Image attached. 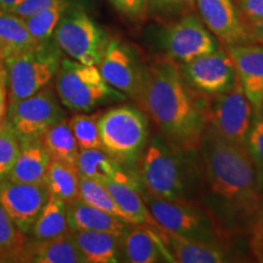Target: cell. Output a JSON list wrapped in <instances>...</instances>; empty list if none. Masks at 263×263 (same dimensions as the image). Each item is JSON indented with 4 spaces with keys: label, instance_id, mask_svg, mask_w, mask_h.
I'll list each match as a JSON object with an SVG mask.
<instances>
[{
    "label": "cell",
    "instance_id": "obj_7",
    "mask_svg": "<svg viewBox=\"0 0 263 263\" xmlns=\"http://www.w3.org/2000/svg\"><path fill=\"white\" fill-rule=\"evenodd\" d=\"M103 149L122 166L137 164L149 140L146 114L134 105L107 108L100 118Z\"/></svg>",
    "mask_w": 263,
    "mask_h": 263
},
{
    "label": "cell",
    "instance_id": "obj_29",
    "mask_svg": "<svg viewBox=\"0 0 263 263\" xmlns=\"http://www.w3.org/2000/svg\"><path fill=\"white\" fill-rule=\"evenodd\" d=\"M72 4L74 3H61V4L52 5L27 18H24L26 28L31 33L33 39L37 43L51 39L62 15Z\"/></svg>",
    "mask_w": 263,
    "mask_h": 263
},
{
    "label": "cell",
    "instance_id": "obj_33",
    "mask_svg": "<svg viewBox=\"0 0 263 263\" xmlns=\"http://www.w3.org/2000/svg\"><path fill=\"white\" fill-rule=\"evenodd\" d=\"M20 153V139L5 122L0 126V180L6 179Z\"/></svg>",
    "mask_w": 263,
    "mask_h": 263
},
{
    "label": "cell",
    "instance_id": "obj_25",
    "mask_svg": "<svg viewBox=\"0 0 263 263\" xmlns=\"http://www.w3.org/2000/svg\"><path fill=\"white\" fill-rule=\"evenodd\" d=\"M39 140L51 160L64 161L76 166L80 147L72 133L67 117H64L47 128L39 137Z\"/></svg>",
    "mask_w": 263,
    "mask_h": 263
},
{
    "label": "cell",
    "instance_id": "obj_44",
    "mask_svg": "<svg viewBox=\"0 0 263 263\" xmlns=\"http://www.w3.org/2000/svg\"><path fill=\"white\" fill-rule=\"evenodd\" d=\"M0 262H5V259L3 258V256H2V255H0Z\"/></svg>",
    "mask_w": 263,
    "mask_h": 263
},
{
    "label": "cell",
    "instance_id": "obj_41",
    "mask_svg": "<svg viewBox=\"0 0 263 263\" xmlns=\"http://www.w3.org/2000/svg\"><path fill=\"white\" fill-rule=\"evenodd\" d=\"M22 2H24V0H0V8L6 10V11H10V10L14 9L15 6L21 4Z\"/></svg>",
    "mask_w": 263,
    "mask_h": 263
},
{
    "label": "cell",
    "instance_id": "obj_3",
    "mask_svg": "<svg viewBox=\"0 0 263 263\" xmlns=\"http://www.w3.org/2000/svg\"><path fill=\"white\" fill-rule=\"evenodd\" d=\"M189 154L159 133L147 140L137 162L134 176L140 188L160 199H192L194 182Z\"/></svg>",
    "mask_w": 263,
    "mask_h": 263
},
{
    "label": "cell",
    "instance_id": "obj_9",
    "mask_svg": "<svg viewBox=\"0 0 263 263\" xmlns=\"http://www.w3.org/2000/svg\"><path fill=\"white\" fill-rule=\"evenodd\" d=\"M252 114L254 110L239 81L232 89L206 95V124L230 143L246 146Z\"/></svg>",
    "mask_w": 263,
    "mask_h": 263
},
{
    "label": "cell",
    "instance_id": "obj_36",
    "mask_svg": "<svg viewBox=\"0 0 263 263\" xmlns=\"http://www.w3.org/2000/svg\"><path fill=\"white\" fill-rule=\"evenodd\" d=\"M111 5L123 17L134 24L145 21L149 15V2L147 0H108Z\"/></svg>",
    "mask_w": 263,
    "mask_h": 263
},
{
    "label": "cell",
    "instance_id": "obj_5",
    "mask_svg": "<svg viewBox=\"0 0 263 263\" xmlns=\"http://www.w3.org/2000/svg\"><path fill=\"white\" fill-rule=\"evenodd\" d=\"M54 81L61 105L74 112H88L103 104L126 100V95L104 80L97 65L62 58Z\"/></svg>",
    "mask_w": 263,
    "mask_h": 263
},
{
    "label": "cell",
    "instance_id": "obj_31",
    "mask_svg": "<svg viewBox=\"0 0 263 263\" xmlns=\"http://www.w3.org/2000/svg\"><path fill=\"white\" fill-rule=\"evenodd\" d=\"M80 199L91 206L97 207V209L103 210L105 212H108L129 222L126 215L122 212V210L118 207L116 201L114 200L112 195L105 188L104 184L99 180L88 178V177L80 174Z\"/></svg>",
    "mask_w": 263,
    "mask_h": 263
},
{
    "label": "cell",
    "instance_id": "obj_38",
    "mask_svg": "<svg viewBox=\"0 0 263 263\" xmlns=\"http://www.w3.org/2000/svg\"><path fill=\"white\" fill-rule=\"evenodd\" d=\"M244 24L263 18V0H235Z\"/></svg>",
    "mask_w": 263,
    "mask_h": 263
},
{
    "label": "cell",
    "instance_id": "obj_45",
    "mask_svg": "<svg viewBox=\"0 0 263 263\" xmlns=\"http://www.w3.org/2000/svg\"><path fill=\"white\" fill-rule=\"evenodd\" d=\"M0 60H2V58H0Z\"/></svg>",
    "mask_w": 263,
    "mask_h": 263
},
{
    "label": "cell",
    "instance_id": "obj_15",
    "mask_svg": "<svg viewBox=\"0 0 263 263\" xmlns=\"http://www.w3.org/2000/svg\"><path fill=\"white\" fill-rule=\"evenodd\" d=\"M200 18L223 47L249 43L235 0H195Z\"/></svg>",
    "mask_w": 263,
    "mask_h": 263
},
{
    "label": "cell",
    "instance_id": "obj_30",
    "mask_svg": "<svg viewBox=\"0 0 263 263\" xmlns=\"http://www.w3.org/2000/svg\"><path fill=\"white\" fill-rule=\"evenodd\" d=\"M101 115L103 111H97L94 114L81 112L68 118V123L80 149H93V147L103 149L100 137Z\"/></svg>",
    "mask_w": 263,
    "mask_h": 263
},
{
    "label": "cell",
    "instance_id": "obj_2",
    "mask_svg": "<svg viewBox=\"0 0 263 263\" xmlns=\"http://www.w3.org/2000/svg\"><path fill=\"white\" fill-rule=\"evenodd\" d=\"M205 103L206 95L190 87L172 59L160 55L145 64L137 105L186 154L197 153L206 126Z\"/></svg>",
    "mask_w": 263,
    "mask_h": 263
},
{
    "label": "cell",
    "instance_id": "obj_4",
    "mask_svg": "<svg viewBox=\"0 0 263 263\" xmlns=\"http://www.w3.org/2000/svg\"><path fill=\"white\" fill-rule=\"evenodd\" d=\"M61 60L62 51L52 38L3 59L6 72L8 104L17 103L50 84Z\"/></svg>",
    "mask_w": 263,
    "mask_h": 263
},
{
    "label": "cell",
    "instance_id": "obj_14",
    "mask_svg": "<svg viewBox=\"0 0 263 263\" xmlns=\"http://www.w3.org/2000/svg\"><path fill=\"white\" fill-rule=\"evenodd\" d=\"M49 196L44 183L0 180V203L25 235L29 234Z\"/></svg>",
    "mask_w": 263,
    "mask_h": 263
},
{
    "label": "cell",
    "instance_id": "obj_27",
    "mask_svg": "<svg viewBox=\"0 0 263 263\" xmlns=\"http://www.w3.org/2000/svg\"><path fill=\"white\" fill-rule=\"evenodd\" d=\"M38 44L26 28L24 18L0 8V58L27 50Z\"/></svg>",
    "mask_w": 263,
    "mask_h": 263
},
{
    "label": "cell",
    "instance_id": "obj_13",
    "mask_svg": "<svg viewBox=\"0 0 263 263\" xmlns=\"http://www.w3.org/2000/svg\"><path fill=\"white\" fill-rule=\"evenodd\" d=\"M184 80L193 89L205 95H216L232 89L239 81L235 66L226 48L179 65Z\"/></svg>",
    "mask_w": 263,
    "mask_h": 263
},
{
    "label": "cell",
    "instance_id": "obj_39",
    "mask_svg": "<svg viewBox=\"0 0 263 263\" xmlns=\"http://www.w3.org/2000/svg\"><path fill=\"white\" fill-rule=\"evenodd\" d=\"M249 43L263 45V18L245 24Z\"/></svg>",
    "mask_w": 263,
    "mask_h": 263
},
{
    "label": "cell",
    "instance_id": "obj_18",
    "mask_svg": "<svg viewBox=\"0 0 263 263\" xmlns=\"http://www.w3.org/2000/svg\"><path fill=\"white\" fill-rule=\"evenodd\" d=\"M120 257L129 263L174 262L156 227L133 223L121 235Z\"/></svg>",
    "mask_w": 263,
    "mask_h": 263
},
{
    "label": "cell",
    "instance_id": "obj_32",
    "mask_svg": "<svg viewBox=\"0 0 263 263\" xmlns=\"http://www.w3.org/2000/svg\"><path fill=\"white\" fill-rule=\"evenodd\" d=\"M26 241L27 235L17 228L0 203V255L5 262H18Z\"/></svg>",
    "mask_w": 263,
    "mask_h": 263
},
{
    "label": "cell",
    "instance_id": "obj_10",
    "mask_svg": "<svg viewBox=\"0 0 263 263\" xmlns=\"http://www.w3.org/2000/svg\"><path fill=\"white\" fill-rule=\"evenodd\" d=\"M160 43L164 55L178 65L188 64L221 48L218 39L195 12L171 20L161 31Z\"/></svg>",
    "mask_w": 263,
    "mask_h": 263
},
{
    "label": "cell",
    "instance_id": "obj_46",
    "mask_svg": "<svg viewBox=\"0 0 263 263\" xmlns=\"http://www.w3.org/2000/svg\"><path fill=\"white\" fill-rule=\"evenodd\" d=\"M262 111H263V110H262Z\"/></svg>",
    "mask_w": 263,
    "mask_h": 263
},
{
    "label": "cell",
    "instance_id": "obj_21",
    "mask_svg": "<svg viewBox=\"0 0 263 263\" xmlns=\"http://www.w3.org/2000/svg\"><path fill=\"white\" fill-rule=\"evenodd\" d=\"M108 190L114 197V200L126 215L128 221L133 224H146L151 227H157L155 219L147 209L144 197L141 195L140 185L137 177L115 180L106 179L100 182Z\"/></svg>",
    "mask_w": 263,
    "mask_h": 263
},
{
    "label": "cell",
    "instance_id": "obj_40",
    "mask_svg": "<svg viewBox=\"0 0 263 263\" xmlns=\"http://www.w3.org/2000/svg\"><path fill=\"white\" fill-rule=\"evenodd\" d=\"M6 112H8V87H6V77L0 82V126L5 122Z\"/></svg>",
    "mask_w": 263,
    "mask_h": 263
},
{
    "label": "cell",
    "instance_id": "obj_11",
    "mask_svg": "<svg viewBox=\"0 0 263 263\" xmlns=\"http://www.w3.org/2000/svg\"><path fill=\"white\" fill-rule=\"evenodd\" d=\"M66 117L57 91L47 85L38 93L8 104L5 121L18 139L39 138L51 124Z\"/></svg>",
    "mask_w": 263,
    "mask_h": 263
},
{
    "label": "cell",
    "instance_id": "obj_43",
    "mask_svg": "<svg viewBox=\"0 0 263 263\" xmlns=\"http://www.w3.org/2000/svg\"><path fill=\"white\" fill-rule=\"evenodd\" d=\"M261 223H262V228H263V207L261 210Z\"/></svg>",
    "mask_w": 263,
    "mask_h": 263
},
{
    "label": "cell",
    "instance_id": "obj_17",
    "mask_svg": "<svg viewBox=\"0 0 263 263\" xmlns=\"http://www.w3.org/2000/svg\"><path fill=\"white\" fill-rule=\"evenodd\" d=\"M226 50L254 112H263V45L246 43L226 47Z\"/></svg>",
    "mask_w": 263,
    "mask_h": 263
},
{
    "label": "cell",
    "instance_id": "obj_23",
    "mask_svg": "<svg viewBox=\"0 0 263 263\" xmlns=\"http://www.w3.org/2000/svg\"><path fill=\"white\" fill-rule=\"evenodd\" d=\"M70 233L85 263H116L121 261V235L94 230H70Z\"/></svg>",
    "mask_w": 263,
    "mask_h": 263
},
{
    "label": "cell",
    "instance_id": "obj_1",
    "mask_svg": "<svg viewBox=\"0 0 263 263\" xmlns=\"http://www.w3.org/2000/svg\"><path fill=\"white\" fill-rule=\"evenodd\" d=\"M199 177L203 200L221 229L229 236L263 233L257 168L246 146L230 143L205 126L199 147Z\"/></svg>",
    "mask_w": 263,
    "mask_h": 263
},
{
    "label": "cell",
    "instance_id": "obj_35",
    "mask_svg": "<svg viewBox=\"0 0 263 263\" xmlns=\"http://www.w3.org/2000/svg\"><path fill=\"white\" fill-rule=\"evenodd\" d=\"M149 12L162 18L174 20L196 11L195 0H147Z\"/></svg>",
    "mask_w": 263,
    "mask_h": 263
},
{
    "label": "cell",
    "instance_id": "obj_42",
    "mask_svg": "<svg viewBox=\"0 0 263 263\" xmlns=\"http://www.w3.org/2000/svg\"><path fill=\"white\" fill-rule=\"evenodd\" d=\"M6 77V72H5V67L3 65V61L0 60V82H2L4 78Z\"/></svg>",
    "mask_w": 263,
    "mask_h": 263
},
{
    "label": "cell",
    "instance_id": "obj_12",
    "mask_svg": "<svg viewBox=\"0 0 263 263\" xmlns=\"http://www.w3.org/2000/svg\"><path fill=\"white\" fill-rule=\"evenodd\" d=\"M104 80L111 87L137 104L143 84L145 64L130 45L117 38H108L97 65Z\"/></svg>",
    "mask_w": 263,
    "mask_h": 263
},
{
    "label": "cell",
    "instance_id": "obj_8",
    "mask_svg": "<svg viewBox=\"0 0 263 263\" xmlns=\"http://www.w3.org/2000/svg\"><path fill=\"white\" fill-rule=\"evenodd\" d=\"M52 39L72 60L98 65L108 38L81 4L74 3L62 15Z\"/></svg>",
    "mask_w": 263,
    "mask_h": 263
},
{
    "label": "cell",
    "instance_id": "obj_37",
    "mask_svg": "<svg viewBox=\"0 0 263 263\" xmlns=\"http://www.w3.org/2000/svg\"><path fill=\"white\" fill-rule=\"evenodd\" d=\"M61 3H78V0H24L21 4L15 6L9 12L18 16L20 18H27L42 10L50 8L52 5L61 4Z\"/></svg>",
    "mask_w": 263,
    "mask_h": 263
},
{
    "label": "cell",
    "instance_id": "obj_6",
    "mask_svg": "<svg viewBox=\"0 0 263 263\" xmlns=\"http://www.w3.org/2000/svg\"><path fill=\"white\" fill-rule=\"evenodd\" d=\"M140 192L154 219L162 228L186 238L205 241L229 244L232 240L199 200L160 199L149 195L141 188Z\"/></svg>",
    "mask_w": 263,
    "mask_h": 263
},
{
    "label": "cell",
    "instance_id": "obj_28",
    "mask_svg": "<svg viewBox=\"0 0 263 263\" xmlns=\"http://www.w3.org/2000/svg\"><path fill=\"white\" fill-rule=\"evenodd\" d=\"M44 184L50 195L64 200L66 203L80 197V172L74 164L51 160L45 173Z\"/></svg>",
    "mask_w": 263,
    "mask_h": 263
},
{
    "label": "cell",
    "instance_id": "obj_22",
    "mask_svg": "<svg viewBox=\"0 0 263 263\" xmlns=\"http://www.w3.org/2000/svg\"><path fill=\"white\" fill-rule=\"evenodd\" d=\"M50 161L39 138L20 139V153L6 179L22 183H44Z\"/></svg>",
    "mask_w": 263,
    "mask_h": 263
},
{
    "label": "cell",
    "instance_id": "obj_16",
    "mask_svg": "<svg viewBox=\"0 0 263 263\" xmlns=\"http://www.w3.org/2000/svg\"><path fill=\"white\" fill-rule=\"evenodd\" d=\"M174 262L179 263H224L239 261L228 242L205 241L182 236L176 233L156 227Z\"/></svg>",
    "mask_w": 263,
    "mask_h": 263
},
{
    "label": "cell",
    "instance_id": "obj_34",
    "mask_svg": "<svg viewBox=\"0 0 263 263\" xmlns=\"http://www.w3.org/2000/svg\"><path fill=\"white\" fill-rule=\"evenodd\" d=\"M246 149L254 160L263 188V112L252 114L251 126L246 137Z\"/></svg>",
    "mask_w": 263,
    "mask_h": 263
},
{
    "label": "cell",
    "instance_id": "obj_24",
    "mask_svg": "<svg viewBox=\"0 0 263 263\" xmlns=\"http://www.w3.org/2000/svg\"><path fill=\"white\" fill-rule=\"evenodd\" d=\"M76 166L82 176L99 182L106 179L123 180L134 177L133 172H128V170L101 147L80 149Z\"/></svg>",
    "mask_w": 263,
    "mask_h": 263
},
{
    "label": "cell",
    "instance_id": "obj_26",
    "mask_svg": "<svg viewBox=\"0 0 263 263\" xmlns=\"http://www.w3.org/2000/svg\"><path fill=\"white\" fill-rule=\"evenodd\" d=\"M70 230L67 221V203L57 196L50 195L29 234L32 240H45L59 238L70 233Z\"/></svg>",
    "mask_w": 263,
    "mask_h": 263
},
{
    "label": "cell",
    "instance_id": "obj_19",
    "mask_svg": "<svg viewBox=\"0 0 263 263\" xmlns=\"http://www.w3.org/2000/svg\"><path fill=\"white\" fill-rule=\"evenodd\" d=\"M18 262L85 263L71 233L54 239L27 240L20 254Z\"/></svg>",
    "mask_w": 263,
    "mask_h": 263
},
{
    "label": "cell",
    "instance_id": "obj_20",
    "mask_svg": "<svg viewBox=\"0 0 263 263\" xmlns=\"http://www.w3.org/2000/svg\"><path fill=\"white\" fill-rule=\"evenodd\" d=\"M67 221L71 230H94L122 235L132 223L76 199L67 203Z\"/></svg>",
    "mask_w": 263,
    "mask_h": 263
}]
</instances>
